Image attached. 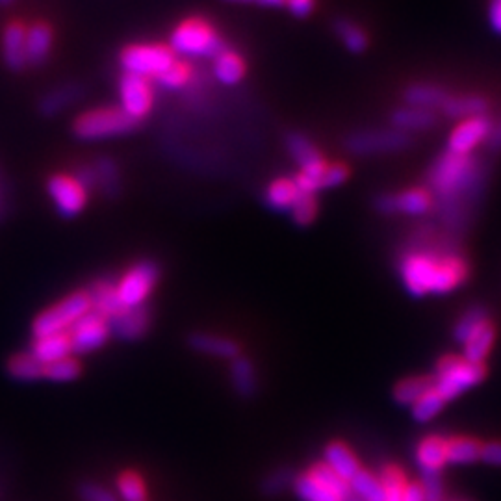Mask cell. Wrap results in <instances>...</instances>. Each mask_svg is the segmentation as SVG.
I'll return each mask as SVG.
<instances>
[{"label": "cell", "mask_w": 501, "mask_h": 501, "mask_svg": "<svg viewBox=\"0 0 501 501\" xmlns=\"http://www.w3.org/2000/svg\"><path fill=\"white\" fill-rule=\"evenodd\" d=\"M53 41L54 34L53 28L44 23L37 21L26 28V64L28 65H44L53 51Z\"/></svg>", "instance_id": "19"}, {"label": "cell", "mask_w": 501, "mask_h": 501, "mask_svg": "<svg viewBox=\"0 0 501 501\" xmlns=\"http://www.w3.org/2000/svg\"><path fill=\"white\" fill-rule=\"evenodd\" d=\"M463 344H465V359L470 362L481 364L483 359L490 353V348L494 344V327L490 325V321H485L481 327H477Z\"/></svg>", "instance_id": "31"}, {"label": "cell", "mask_w": 501, "mask_h": 501, "mask_svg": "<svg viewBox=\"0 0 501 501\" xmlns=\"http://www.w3.org/2000/svg\"><path fill=\"white\" fill-rule=\"evenodd\" d=\"M284 5L291 15L300 19H305L314 12V0H284Z\"/></svg>", "instance_id": "49"}, {"label": "cell", "mask_w": 501, "mask_h": 501, "mask_svg": "<svg viewBox=\"0 0 501 501\" xmlns=\"http://www.w3.org/2000/svg\"><path fill=\"white\" fill-rule=\"evenodd\" d=\"M154 103V90L147 78L124 73L119 82V108L133 121H142L149 115Z\"/></svg>", "instance_id": "11"}, {"label": "cell", "mask_w": 501, "mask_h": 501, "mask_svg": "<svg viewBox=\"0 0 501 501\" xmlns=\"http://www.w3.org/2000/svg\"><path fill=\"white\" fill-rule=\"evenodd\" d=\"M334 34L339 35L342 45L353 54H360L368 49V34L349 19H339L334 23Z\"/></svg>", "instance_id": "36"}, {"label": "cell", "mask_w": 501, "mask_h": 501, "mask_svg": "<svg viewBox=\"0 0 501 501\" xmlns=\"http://www.w3.org/2000/svg\"><path fill=\"white\" fill-rule=\"evenodd\" d=\"M136 129L133 121L119 106H103L84 112L73 123V134L82 142H101L129 134Z\"/></svg>", "instance_id": "3"}, {"label": "cell", "mask_w": 501, "mask_h": 501, "mask_svg": "<svg viewBox=\"0 0 501 501\" xmlns=\"http://www.w3.org/2000/svg\"><path fill=\"white\" fill-rule=\"evenodd\" d=\"M416 463L424 474H438L447 465V440L427 437L416 447Z\"/></svg>", "instance_id": "21"}, {"label": "cell", "mask_w": 501, "mask_h": 501, "mask_svg": "<svg viewBox=\"0 0 501 501\" xmlns=\"http://www.w3.org/2000/svg\"><path fill=\"white\" fill-rule=\"evenodd\" d=\"M488 21H490V28L496 34H501V0H490Z\"/></svg>", "instance_id": "52"}, {"label": "cell", "mask_w": 501, "mask_h": 501, "mask_svg": "<svg viewBox=\"0 0 501 501\" xmlns=\"http://www.w3.org/2000/svg\"><path fill=\"white\" fill-rule=\"evenodd\" d=\"M14 3H15V0H0V6H10Z\"/></svg>", "instance_id": "55"}, {"label": "cell", "mask_w": 501, "mask_h": 501, "mask_svg": "<svg viewBox=\"0 0 501 501\" xmlns=\"http://www.w3.org/2000/svg\"><path fill=\"white\" fill-rule=\"evenodd\" d=\"M90 301H92V310L104 316L106 319L113 318L123 310L117 294H115V284L108 280H97L88 291Z\"/></svg>", "instance_id": "29"}, {"label": "cell", "mask_w": 501, "mask_h": 501, "mask_svg": "<svg viewBox=\"0 0 501 501\" xmlns=\"http://www.w3.org/2000/svg\"><path fill=\"white\" fill-rule=\"evenodd\" d=\"M76 492H78L80 501H119V497L112 490H108L103 485H97L93 481L80 483Z\"/></svg>", "instance_id": "46"}, {"label": "cell", "mask_w": 501, "mask_h": 501, "mask_svg": "<svg viewBox=\"0 0 501 501\" xmlns=\"http://www.w3.org/2000/svg\"><path fill=\"white\" fill-rule=\"evenodd\" d=\"M349 488L360 501H387L381 479L364 468L349 481Z\"/></svg>", "instance_id": "34"}, {"label": "cell", "mask_w": 501, "mask_h": 501, "mask_svg": "<svg viewBox=\"0 0 501 501\" xmlns=\"http://www.w3.org/2000/svg\"><path fill=\"white\" fill-rule=\"evenodd\" d=\"M481 458L486 465L501 467V442H490L481 446Z\"/></svg>", "instance_id": "50"}, {"label": "cell", "mask_w": 501, "mask_h": 501, "mask_svg": "<svg viewBox=\"0 0 501 501\" xmlns=\"http://www.w3.org/2000/svg\"><path fill=\"white\" fill-rule=\"evenodd\" d=\"M483 378V364L470 362L465 357H447L437 368V381L433 383V387L446 401H449L476 387Z\"/></svg>", "instance_id": "7"}, {"label": "cell", "mask_w": 501, "mask_h": 501, "mask_svg": "<svg viewBox=\"0 0 501 501\" xmlns=\"http://www.w3.org/2000/svg\"><path fill=\"white\" fill-rule=\"evenodd\" d=\"M286 147H288L291 158H294L298 162V165L301 167L300 173L318 181L319 190H321V177H323L329 163L323 160L321 152L314 147V143L301 133H291L286 138Z\"/></svg>", "instance_id": "14"}, {"label": "cell", "mask_w": 501, "mask_h": 501, "mask_svg": "<svg viewBox=\"0 0 501 501\" xmlns=\"http://www.w3.org/2000/svg\"><path fill=\"white\" fill-rule=\"evenodd\" d=\"M492 133V124L485 115L465 119L449 138V151L455 154H470Z\"/></svg>", "instance_id": "16"}, {"label": "cell", "mask_w": 501, "mask_h": 501, "mask_svg": "<svg viewBox=\"0 0 501 501\" xmlns=\"http://www.w3.org/2000/svg\"><path fill=\"white\" fill-rule=\"evenodd\" d=\"M296 472L288 468V467H280L271 470L262 481H260V492L266 497H277L282 496L288 488L294 486L296 481Z\"/></svg>", "instance_id": "39"}, {"label": "cell", "mask_w": 501, "mask_h": 501, "mask_svg": "<svg viewBox=\"0 0 501 501\" xmlns=\"http://www.w3.org/2000/svg\"><path fill=\"white\" fill-rule=\"evenodd\" d=\"M348 501H360V499H359V497H355V496H353V494H351V497H349V499H348Z\"/></svg>", "instance_id": "56"}, {"label": "cell", "mask_w": 501, "mask_h": 501, "mask_svg": "<svg viewBox=\"0 0 501 501\" xmlns=\"http://www.w3.org/2000/svg\"><path fill=\"white\" fill-rule=\"evenodd\" d=\"M485 321H488V319H486V314H485L483 310H479V309H474V310H470L468 314H465V318H463L461 321H458V325L455 327V337H457V340H458V342H465V340L470 337V334H472L477 327H481Z\"/></svg>", "instance_id": "45"}, {"label": "cell", "mask_w": 501, "mask_h": 501, "mask_svg": "<svg viewBox=\"0 0 501 501\" xmlns=\"http://www.w3.org/2000/svg\"><path fill=\"white\" fill-rule=\"evenodd\" d=\"M173 62L175 54L170 51V47L147 44L127 47L119 56V64L124 73L147 80L160 76Z\"/></svg>", "instance_id": "9"}, {"label": "cell", "mask_w": 501, "mask_h": 501, "mask_svg": "<svg viewBox=\"0 0 501 501\" xmlns=\"http://www.w3.org/2000/svg\"><path fill=\"white\" fill-rule=\"evenodd\" d=\"M375 204H378V211L383 214L403 212L410 216H422L431 208L433 199L426 190H408L396 195H381L375 201Z\"/></svg>", "instance_id": "15"}, {"label": "cell", "mask_w": 501, "mask_h": 501, "mask_svg": "<svg viewBox=\"0 0 501 501\" xmlns=\"http://www.w3.org/2000/svg\"><path fill=\"white\" fill-rule=\"evenodd\" d=\"M481 458V444L472 438H451L447 440V463L451 465H472Z\"/></svg>", "instance_id": "37"}, {"label": "cell", "mask_w": 501, "mask_h": 501, "mask_svg": "<svg viewBox=\"0 0 501 501\" xmlns=\"http://www.w3.org/2000/svg\"><path fill=\"white\" fill-rule=\"evenodd\" d=\"M231 383L234 387V390L241 396V398H250L257 388H259V381H257V371H255V364L250 362L245 357H236L232 359L231 364Z\"/></svg>", "instance_id": "30"}, {"label": "cell", "mask_w": 501, "mask_h": 501, "mask_svg": "<svg viewBox=\"0 0 501 501\" xmlns=\"http://www.w3.org/2000/svg\"><path fill=\"white\" fill-rule=\"evenodd\" d=\"M477 181V165L468 154L446 152L431 172V184L444 202L455 201Z\"/></svg>", "instance_id": "2"}, {"label": "cell", "mask_w": 501, "mask_h": 501, "mask_svg": "<svg viewBox=\"0 0 501 501\" xmlns=\"http://www.w3.org/2000/svg\"><path fill=\"white\" fill-rule=\"evenodd\" d=\"M170 51L184 58L214 60L225 51V44L211 25L201 19H190L173 30L170 37Z\"/></svg>", "instance_id": "4"}, {"label": "cell", "mask_w": 501, "mask_h": 501, "mask_svg": "<svg viewBox=\"0 0 501 501\" xmlns=\"http://www.w3.org/2000/svg\"><path fill=\"white\" fill-rule=\"evenodd\" d=\"M446 399L433 388H429L420 399H418L414 405H412V416L416 422L420 424H426L429 420H433V418L442 410Z\"/></svg>", "instance_id": "41"}, {"label": "cell", "mask_w": 501, "mask_h": 501, "mask_svg": "<svg viewBox=\"0 0 501 501\" xmlns=\"http://www.w3.org/2000/svg\"><path fill=\"white\" fill-rule=\"evenodd\" d=\"M92 165H93V172H95V188L106 199H115L121 193L119 165L110 156H101Z\"/></svg>", "instance_id": "28"}, {"label": "cell", "mask_w": 501, "mask_h": 501, "mask_svg": "<svg viewBox=\"0 0 501 501\" xmlns=\"http://www.w3.org/2000/svg\"><path fill=\"white\" fill-rule=\"evenodd\" d=\"M497 140H499V142H501V129H499V131H497Z\"/></svg>", "instance_id": "57"}, {"label": "cell", "mask_w": 501, "mask_h": 501, "mask_svg": "<svg viewBox=\"0 0 501 501\" xmlns=\"http://www.w3.org/2000/svg\"><path fill=\"white\" fill-rule=\"evenodd\" d=\"M92 310V301L88 291H74V294L64 298L51 309L41 312L34 323L32 332L34 337H49L56 332H69V329Z\"/></svg>", "instance_id": "6"}, {"label": "cell", "mask_w": 501, "mask_h": 501, "mask_svg": "<svg viewBox=\"0 0 501 501\" xmlns=\"http://www.w3.org/2000/svg\"><path fill=\"white\" fill-rule=\"evenodd\" d=\"M44 364L30 351L17 353L8 360V373L17 381H39L44 379Z\"/></svg>", "instance_id": "35"}, {"label": "cell", "mask_w": 501, "mask_h": 501, "mask_svg": "<svg viewBox=\"0 0 501 501\" xmlns=\"http://www.w3.org/2000/svg\"><path fill=\"white\" fill-rule=\"evenodd\" d=\"M408 134L398 129H383V131H359L348 136L346 147L349 152L357 156L368 154H381V152H396L408 145Z\"/></svg>", "instance_id": "10"}, {"label": "cell", "mask_w": 501, "mask_h": 501, "mask_svg": "<svg viewBox=\"0 0 501 501\" xmlns=\"http://www.w3.org/2000/svg\"><path fill=\"white\" fill-rule=\"evenodd\" d=\"M403 501H426L422 485L420 483H407Z\"/></svg>", "instance_id": "53"}, {"label": "cell", "mask_w": 501, "mask_h": 501, "mask_svg": "<svg viewBox=\"0 0 501 501\" xmlns=\"http://www.w3.org/2000/svg\"><path fill=\"white\" fill-rule=\"evenodd\" d=\"M108 321H110V332L119 340H138L149 330L151 316L145 307H136V309H123Z\"/></svg>", "instance_id": "17"}, {"label": "cell", "mask_w": 501, "mask_h": 501, "mask_svg": "<svg viewBox=\"0 0 501 501\" xmlns=\"http://www.w3.org/2000/svg\"><path fill=\"white\" fill-rule=\"evenodd\" d=\"M291 490L301 501H348L351 497L349 483L334 474L323 461L298 474Z\"/></svg>", "instance_id": "5"}, {"label": "cell", "mask_w": 501, "mask_h": 501, "mask_svg": "<svg viewBox=\"0 0 501 501\" xmlns=\"http://www.w3.org/2000/svg\"><path fill=\"white\" fill-rule=\"evenodd\" d=\"M323 463L348 483L362 470L357 455L344 442H330L323 449Z\"/></svg>", "instance_id": "20"}, {"label": "cell", "mask_w": 501, "mask_h": 501, "mask_svg": "<svg viewBox=\"0 0 501 501\" xmlns=\"http://www.w3.org/2000/svg\"><path fill=\"white\" fill-rule=\"evenodd\" d=\"M190 346L197 353L208 355V357H218V359H236L240 355V346L225 337H220V334H211V332H193L190 337Z\"/></svg>", "instance_id": "23"}, {"label": "cell", "mask_w": 501, "mask_h": 501, "mask_svg": "<svg viewBox=\"0 0 501 501\" xmlns=\"http://www.w3.org/2000/svg\"><path fill=\"white\" fill-rule=\"evenodd\" d=\"M78 375H80V364L73 357L56 360V362L47 364L44 368V379H49V381H54V383L74 381Z\"/></svg>", "instance_id": "42"}, {"label": "cell", "mask_w": 501, "mask_h": 501, "mask_svg": "<svg viewBox=\"0 0 501 501\" xmlns=\"http://www.w3.org/2000/svg\"><path fill=\"white\" fill-rule=\"evenodd\" d=\"M291 220H294L298 225H310L316 220L318 214V202L314 195H301L296 204L291 206Z\"/></svg>", "instance_id": "44"}, {"label": "cell", "mask_w": 501, "mask_h": 501, "mask_svg": "<svg viewBox=\"0 0 501 501\" xmlns=\"http://www.w3.org/2000/svg\"><path fill=\"white\" fill-rule=\"evenodd\" d=\"M420 485H422L426 501H440L442 499L444 486H442L438 474H424V479Z\"/></svg>", "instance_id": "48"}, {"label": "cell", "mask_w": 501, "mask_h": 501, "mask_svg": "<svg viewBox=\"0 0 501 501\" xmlns=\"http://www.w3.org/2000/svg\"><path fill=\"white\" fill-rule=\"evenodd\" d=\"M429 388H433V381H429L426 378H410V379L401 381L396 387L394 399L403 407H407V405L412 407Z\"/></svg>", "instance_id": "40"}, {"label": "cell", "mask_w": 501, "mask_h": 501, "mask_svg": "<svg viewBox=\"0 0 501 501\" xmlns=\"http://www.w3.org/2000/svg\"><path fill=\"white\" fill-rule=\"evenodd\" d=\"M73 177H74L84 188H86L88 192H90L92 188H95V172H93V165H92V163H84V165H80Z\"/></svg>", "instance_id": "51"}, {"label": "cell", "mask_w": 501, "mask_h": 501, "mask_svg": "<svg viewBox=\"0 0 501 501\" xmlns=\"http://www.w3.org/2000/svg\"><path fill=\"white\" fill-rule=\"evenodd\" d=\"M69 339L73 346V353H90L103 348L110 337V321L90 310L86 316H82L71 329Z\"/></svg>", "instance_id": "12"}, {"label": "cell", "mask_w": 501, "mask_h": 501, "mask_svg": "<svg viewBox=\"0 0 501 501\" xmlns=\"http://www.w3.org/2000/svg\"><path fill=\"white\" fill-rule=\"evenodd\" d=\"M115 488H117V497H121L123 501H147L145 481L140 474L133 470H127L117 476Z\"/></svg>", "instance_id": "38"}, {"label": "cell", "mask_w": 501, "mask_h": 501, "mask_svg": "<svg viewBox=\"0 0 501 501\" xmlns=\"http://www.w3.org/2000/svg\"><path fill=\"white\" fill-rule=\"evenodd\" d=\"M3 56L12 71H23L26 64V26L10 21L3 32Z\"/></svg>", "instance_id": "18"}, {"label": "cell", "mask_w": 501, "mask_h": 501, "mask_svg": "<svg viewBox=\"0 0 501 501\" xmlns=\"http://www.w3.org/2000/svg\"><path fill=\"white\" fill-rule=\"evenodd\" d=\"M190 74H192L190 67L186 64H181L175 60L160 76H156V82L160 88L175 92V90H181L190 80Z\"/></svg>", "instance_id": "43"}, {"label": "cell", "mask_w": 501, "mask_h": 501, "mask_svg": "<svg viewBox=\"0 0 501 501\" xmlns=\"http://www.w3.org/2000/svg\"><path fill=\"white\" fill-rule=\"evenodd\" d=\"M349 177V170L344 163H330L321 177V188H337L344 184Z\"/></svg>", "instance_id": "47"}, {"label": "cell", "mask_w": 501, "mask_h": 501, "mask_svg": "<svg viewBox=\"0 0 501 501\" xmlns=\"http://www.w3.org/2000/svg\"><path fill=\"white\" fill-rule=\"evenodd\" d=\"M437 123V115L431 110L424 108H414V106H405L398 108L392 113V124L394 129L408 134V133H418V131H427Z\"/></svg>", "instance_id": "25"}, {"label": "cell", "mask_w": 501, "mask_h": 501, "mask_svg": "<svg viewBox=\"0 0 501 501\" xmlns=\"http://www.w3.org/2000/svg\"><path fill=\"white\" fill-rule=\"evenodd\" d=\"M30 353L44 366L53 364L62 359H67L73 355L69 334L56 332V334H49V337H39L34 340Z\"/></svg>", "instance_id": "22"}, {"label": "cell", "mask_w": 501, "mask_h": 501, "mask_svg": "<svg viewBox=\"0 0 501 501\" xmlns=\"http://www.w3.org/2000/svg\"><path fill=\"white\" fill-rule=\"evenodd\" d=\"M227 3H234V5H253V3H259V0H227Z\"/></svg>", "instance_id": "54"}, {"label": "cell", "mask_w": 501, "mask_h": 501, "mask_svg": "<svg viewBox=\"0 0 501 501\" xmlns=\"http://www.w3.org/2000/svg\"><path fill=\"white\" fill-rule=\"evenodd\" d=\"M401 277L412 296L446 294L467 277V266L457 257H438L426 250H414L401 262Z\"/></svg>", "instance_id": "1"}, {"label": "cell", "mask_w": 501, "mask_h": 501, "mask_svg": "<svg viewBox=\"0 0 501 501\" xmlns=\"http://www.w3.org/2000/svg\"><path fill=\"white\" fill-rule=\"evenodd\" d=\"M84 95V88L80 84H65L53 92H49L44 99L39 101V112L45 117H54L62 113L65 108L78 103Z\"/></svg>", "instance_id": "24"}, {"label": "cell", "mask_w": 501, "mask_h": 501, "mask_svg": "<svg viewBox=\"0 0 501 501\" xmlns=\"http://www.w3.org/2000/svg\"><path fill=\"white\" fill-rule=\"evenodd\" d=\"M403 99L407 106L431 110L437 106L442 108L444 103L449 99V95L440 86H435V84H412V86L405 90Z\"/></svg>", "instance_id": "27"}, {"label": "cell", "mask_w": 501, "mask_h": 501, "mask_svg": "<svg viewBox=\"0 0 501 501\" xmlns=\"http://www.w3.org/2000/svg\"><path fill=\"white\" fill-rule=\"evenodd\" d=\"M160 270L154 262L143 260L134 264L115 282V294L123 309L143 307L158 282Z\"/></svg>", "instance_id": "8"}, {"label": "cell", "mask_w": 501, "mask_h": 501, "mask_svg": "<svg viewBox=\"0 0 501 501\" xmlns=\"http://www.w3.org/2000/svg\"><path fill=\"white\" fill-rule=\"evenodd\" d=\"M49 195L56 211L64 218L78 216L88 202V190L84 188L73 175H54L47 182Z\"/></svg>", "instance_id": "13"}, {"label": "cell", "mask_w": 501, "mask_h": 501, "mask_svg": "<svg viewBox=\"0 0 501 501\" xmlns=\"http://www.w3.org/2000/svg\"><path fill=\"white\" fill-rule=\"evenodd\" d=\"M243 74H245V65L236 53L225 49L214 58V76L221 84H225V86H236L238 82H241Z\"/></svg>", "instance_id": "32"}, {"label": "cell", "mask_w": 501, "mask_h": 501, "mask_svg": "<svg viewBox=\"0 0 501 501\" xmlns=\"http://www.w3.org/2000/svg\"><path fill=\"white\" fill-rule=\"evenodd\" d=\"M300 197H301V193H300L294 179H286V177L271 181L264 193L268 206H271L277 212L291 211V206L296 204V201Z\"/></svg>", "instance_id": "26"}, {"label": "cell", "mask_w": 501, "mask_h": 501, "mask_svg": "<svg viewBox=\"0 0 501 501\" xmlns=\"http://www.w3.org/2000/svg\"><path fill=\"white\" fill-rule=\"evenodd\" d=\"M488 108V103L483 97L477 95H467V97H449L442 110L447 117H455V119H470V117H477L483 115Z\"/></svg>", "instance_id": "33"}]
</instances>
